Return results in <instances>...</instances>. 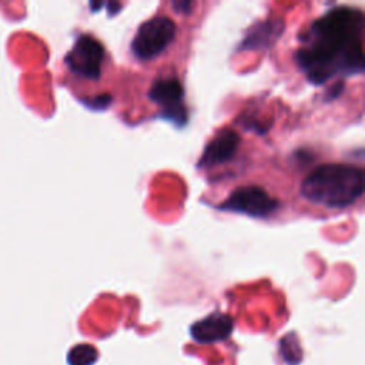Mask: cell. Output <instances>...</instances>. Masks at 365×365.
I'll use <instances>...</instances> for the list:
<instances>
[{"label":"cell","mask_w":365,"mask_h":365,"mask_svg":"<svg viewBox=\"0 0 365 365\" xmlns=\"http://www.w3.org/2000/svg\"><path fill=\"white\" fill-rule=\"evenodd\" d=\"M364 13L339 6L315 19L299 37L301 47L294 58L312 84H322L335 76H355L364 71Z\"/></svg>","instance_id":"cell-1"},{"label":"cell","mask_w":365,"mask_h":365,"mask_svg":"<svg viewBox=\"0 0 365 365\" xmlns=\"http://www.w3.org/2000/svg\"><path fill=\"white\" fill-rule=\"evenodd\" d=\"M364 192V171L352 164L328 163L315 167L301 184V195L317 205L342 210Z\"/></svg>","instance_id":"cell-2"},{"label":"cell","mask_w":365,"mask_h":365,"mask_svg":"<svg viewBox=\"0 0 365 365\" xmlns=\"http://www.w3.org/2000/svg\"><path fill=\"white\" fill-rule=\"evenodd\" d=\"M177 24L164 14L141 23L131 40L130 48L138 60H151L161 54L175 38Z\"/></svg>","instance_id":"cell-3"},{"label":"cell","mask_w":365,"mask_h":365,"mask_svg":"<svg viewBox=\"0 0 365 365\" xmlns=\"http://www.w3.org/2000/svg\"><path fill=\"white\" fill-rule=\"evenodd\" d=\"M279 205L281 202L269 195L262 187L250 184L237 187L231 191L227 200L218 205V210L245 214L252 218H267L274 214Z\"/></svg>","instance_id":"cell-4"},{"label":"cell","mask_w":365,"mask_h":365,"mask_svg":"<svg viewBox=\"0 0 365 365\" xmlns=\"http://www.w3.org/2000/svg\"><path fill=\"white\" fill-rule=\"evenodd\" d=\"M104 46L91 34H80L71 50L66 54V64L71 73L87 80H97L101 76Z\"/></svg>","instance_id":"cell-5"},{"label":"cell","mask_w":365,"mask_h":365,"mask_svg":"<svg viewBox=\"0 0 365 365\" xmlns=\"http://www.w3.org/2000/svg\"><path fill=\"white\" fill-rule=\"evenodd\" d=\"M148 98L160 107L161 117L177 125H184L188 111L184 104V87L177 77L155 78L148 90Z\"/></svg>","instance_id":"cell-6"},{"label":"cell","mask_w":365,"mask_h":365,"mask_svg":"<svg viewBox=\"0 0 365 365\" xmlns=\"http://www.w3.org/2000/svg\"><path fill=\"white\" fill-rule=\"evenodd\" d=\"M238 145V133L232 128H222L205 144L197 165L200 168H210L225 164L235 155Z\"/></svg>","instance_id":"cell-7"},{"label":"cell","mask_w":365,"mask_h":365,"mask_svg":"<svg viewBox=\"0 0 365 365\" xmlns=\"http://www.w3.org/2000/svg\"><path fill=\"white\" fill-rule=\"evenodd\" d=\"M234 329V321L222 312H212L190 327L191 338L198 344H214L230 338Z\"/></svg>","instance_id":"cell-8"},{"label":"cell","mask_w":365,"mask_h":365,"mask_svg":"<svg viewBox=\"0 0 365 365\" xmlns=\"http://www.w3.org/2000/svg\"><path fill=\"white\" fill-rule=\"evenodd\" d=\"M284 20L275 19V20H265L254 24L247 31L244 40L241 41L238 50H259V48H268L274 46V43L279 38L281 33L284 31Z\"/></svg>","instance_id":"cell-9"},{"label":"cell","mask_w":365,"mask_h":365,"mask_svg":"<svg viewBox=\"0 0 365 365\" xmlns=\"http://www.w3.org/2000/svg\"><path fill=\"white\" fill-rule=\"evenodd\" d=\"M70 365H91L97 358V351L90 345H77L68 352Z\"/></svg>","instance_id":"cell-10"},{"label":"cell","mask_w":365,"mask_h":365,"mask_svg":"<svg viewBox=\"0 0 365 365\" xmlns=\"http://www.w3.org/2000/svg\"><path fill=\"white\" fill-rule=\"evenodd\" d=\"M90 107L96 108V110H103L107 108L111 104V96L110 94H100L96 98L90 100Z\"/></svg>","instance_id":"cell-11"}]
</instances>
